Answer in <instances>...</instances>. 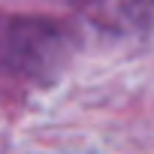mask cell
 <instances>
[{
  "label": "cell",
  "mask_w": 154,
  "mask_h": 154,
  "mask_svg": "<svg viewBox=\"0 0 154 154\" xmlns=\"http://www.w3.org/2000/svg\"><path fill=\"white\" fill-rule=\"evenodd\" d=\"M75 48V33L39 15H0V72L21 82H51Z\"/></svg>",
  "instance_id": "obj_1"
}]
</instances>
